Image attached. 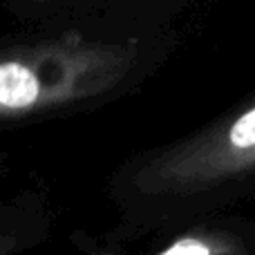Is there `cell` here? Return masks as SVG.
I'll return each instance as SVG.
<instances>
[{"label": "cell", "mask_w": 255, "mask_h": 255, "mask_svg": "<svg viewBox=\"0 0 255 255\" xmlns=\"http://www.w3.org/2000/svg\"><path fill=\"white\" fill-rule=\"evenodd\" d=\"M211 251V247L204 242H197V240H184V242H177L172 244V247L166 249L168 255H179V253H208Z\"/></svg>", "instance_id": "7a4b0ae2"}, {"label": "cell", "mask_w": 255, "mask_h": 255, "mask_svg": "<svg viewBox=\"0 0 255 255\" xmlns=\"http://www.w3.org/2000/svg\"><path fill=\"white\" fill-rule=\"evenodd\" d=\"M38 97V81L20 63L0 65V106L4 108H29Z\"/></svg>", "instance_id": "6da1fadb"}]
</instances>
